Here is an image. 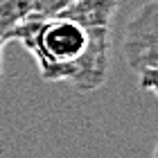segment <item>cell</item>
Listing matches in <instances>:
<instances>
[{"label":"cell","instance_id":"2","mask_svg":"<svg viewBox=\"0 0 158 158\" xmlns=\"http://www.w3.org/2000/svg\"><path fill=\"white\" fill-rule=\"evenodd\" d=\"M156 30H158V2L147 0L129 18L122 52L129 68L138 77V86L149 95H156Z\"/></svg>","mask_w":158,"mask_h":158},{"label":"cell","instance_id":"3","mask_svg":"<svg viewBox=\"0 0 158 158\" xmlns=\"http://www.w3.org/2000/svg\"><path fill=\"white\" fill-rule=\"evenodd\" d=\"M120 0H73L61 16H68L86 27H111Z\"/></svg>","mask_w":158,"mask_h":158},{"label":"cell","instance_id":"6","mask_svg":"<svg viewBox=\"0 0 158 158\" xmlns=\"http://www.w3.org/2000/svg\"><path fill=\"white\" fill-rule=\"evenodd\" d=\"M154 158H156V156H154Z\"/></svg>","mask_w":158,"mask_h":158},{"label":"cell","instance_id":"4","mask_svg":"<svg viewBox=\"0 0 158 158\" xmlns=\"http://www.w3.org/2000/svg\"><path fill=\"white\" fill-rule=\"evenodd\" d=\"M73 0H20V9H23V20L25 18H52L61 16Z\"/></svg>","mask_w":158,"mask_h":158},{"label":"cell","instance_id":"1","mask_svg":"<svg viewBox=\"0 0 158 158\" xmlns=\"http://www.w3.org/2000/svg\"><path fill=\"white\" fill-rule=\"evenodd\" d=\"M9 41L34 56L45 81H68L86 93L106 81L111 27H86L68 16L25 18L9 30Z\"/></svg>","mask_w":158,"mask_h":158},{"label":"cell","instance_id":"5","mask_svg":"<svg viewBox=\"0 0 158 158\" xmlns=\"http://www.w3.org/2000/svg\"><path fill=\"white\" fill-rule=\"evenodd\" d=\"M9 30H11V25L0 18V84H2V50L9 43Z\"/></svg>","mask_w":158,"mask_h":158}]
</instances>
